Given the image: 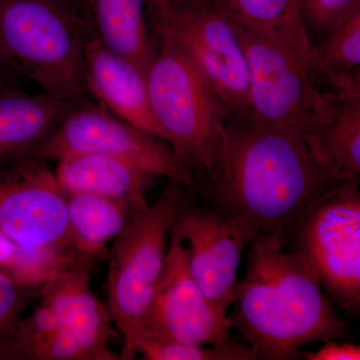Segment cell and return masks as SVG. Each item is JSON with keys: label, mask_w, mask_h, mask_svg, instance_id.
I'll return each mask as SVG.
<instances>
[{"label": "cell", "mask_w": 360, "mask_h": 360, "mask_svg": "<svg viewBox=\"0 0 360 360\" xmlns=\"http://www.w3.org/2000/svg\"><path fill=\"white\" fill-rule=\"evenodd\" d=\"M54 174L65 194H96L135 205L148 203L146 193L156 179L127 161L97 153L65 156Z\"/></svg>", "instance_id": "e0dca14e"}, {"label": "cell", "mask_w": 360, "mask_h": 360, "mask_svg": "<svg viewBox=\"0 0 360 360\" xmlns=\"http://www.w3.org/2000/svg\"><path fill=\"white\" fill-rule=\"evenodd\" d=\"M150 25L155 22L163 13L188 4L191 0H146Z\"/></svg>", "instance_id": "484cf974"}, {"label": "cell", "mask_w": 360, "mask_h": 360, "mask_svg": "<svg viewBox=\"0 0 360 360\" xmlns=\"http://www.w3.org/2000/svg\"><path fill=\"white\" fill-rule=\"evenodd\" d=\"M86 98L71 105L65 120L33 158L58 161L77 153L112 156L156 177L195 189L193 170L168 142L123 122Z\"/></svg>", "instance_id": "8992f818"}, {"label": "cell", "mask_w": 360, "mask_h": 360, "mask_svg": "<svg viewBox=\"0 0 360 360\" xmlns=\"http://www.w3.org/2000/svg\"><path fill=\"white\" fill-rule=\"evenodd\" d=\"M291 245L311 262L321 286L340 309H359V176L321 198L296 227Z\"/></svg>", "instance_id": "52a82bcc"}, {"label": "cell", "mask_w": 360, "mask_h": 360, "mask_svg": "<svg viewBox=\"0 0 360 360\" xmlns=\"http://www.w3.org/2000/svg\"><path fill=\"white\" fill-rule=\"evenodd\" d=\"M232 22L248 60L251 110L270 124L302 131L321 79L283 47Z\"/></svg>", "instance_id": "8fae6325"}, {"label": "cell", "mask_w": 360, "mask_h": 360, "mask_svg": "<svg viewBox=\"0 0 360 360\" xmlns=\"http://www.w3.org/2000/svg\"><path fill=\"white\" fill-rule=\"evenodd\" d=\"M41 288L21 285L0 272V360H6L16 326L26 307L39 300Z\"/></svg>", "instance_id": "603a6c76"}, {"label": "cell", "mask_w": 360, "mask_h": 360, "mask_svg": "<svg viewBox=\"0 0 360 360\" xmlns=\"http://www.w3.org/2000/svg\"><path fill=\"white\" fill-rule=\"evenodd\" d=\"M314 68L322 82L341 91L360 90V11L314 45Z\"/></svg>", "instance_id": "ffe728a7"}, {"label": "cell", "mask_w": 360, "mask_h": 360, "mask_svg": "<svg viewBox=\"0 0 360 360\" xmlns=\"http://www.w3.org/2000/svg\"><path fill=\"white\" fill-rule=\"evenodd\" d=\"M288 248L278 236L257 234L248 245L245 277L236 283L233 309L225 316L257 359H297L309 343L347 338L314 265Z\"/></svg>", "instance_id": "7a4b0ae2"}, {"label": "cell", "mask_w": 360, "mask_h": 360, "mask_svg": "<svg viewBox=\"0 0 360 360\" xmlns=\"http://www.w3.org/2000/svg\"><path fill=\"white\" fill-rule=\"evenodd\" d=\"M188 188L169 180L153 205L135 210L108 251V309L122 335L123 360L136 359L135 342L165 274L170 227Z\"/></svg>", "instance_id": "5b68a950"}, {"label": "cell", "mask_w": 360, "mask_h": 360, "mask_svg": "<svg viewBox=\"0 0 360 360\" xmlns=\"http://www.w3.org/2000/svg\"><path fill=\"white\" fill-rule=\"evenodd\" d=\"M153 32L175 40L231 115L252 111L245 51L233 22L214 0H193L167 11Z\"/></svg>", "instance_id": "ba28073f"}, {"label": "cell", "mask_w": 360, "mask_h": 360, "mask_svg": "<svg viewBox=\"0 0 360 360\" xmlns=\"http://www.w3.org/2000/svg\"><path fill=\"white\" fill-rule=\"evenodd\" d=\"M155 37L158 52L146 75L149 103L170 146L193 170L196 189L217 172L231 113L175 40L165 32Z\"/></svg>", "instance_id": "277c9868"}, {"label": "cell", "mask_w": 360, "mask_h": 360, "mask_svg": "<svg viewBox=\"0 0 360 360\" xmlns=\"http://www.w3.org/2000/svg\"><path fill=\"white\" fill-rule=\"evenodd\" d=\"M0 232L26 248L75 252L65 194L46 160L0 167Z\"/></svg>", "instance_id": "30bf717a"}, {"label": "cell", "mask_w": 360, "mask_h": 360, "mask_svg": "<svg viewBox=\"0 0 360 360\" xmlns=\"http://www.w3.org/2000/svg\"><path fill=\"white\" fill-rule=\"evenodd\" d=\"M317 352H300V359L307 360H359L360 347L338 340L326 341Z\"/></svg>", "instance_id": "d4e9b609"}, {"label": "cell", "mask_w": 360, "mask_h": 360, "mask_svg": "<svg viewBox=\"0 0 360 360\" xmlns=\"http://www.w3.org/2000/svg\"><path fill=\"white\" fill-rule=\"evenodd\" d=\"M65 198L72 250L94 260L108 255V243L142 206L91 193H68Z\"/></svg>", "instance_id": "d6986e66"}, {"label": "cell", "mask_w": 360, "mask_h": 360, "mask_svg": "<svg viewBox=\"0 0 360 360\" xmlns=\"http://www.w3.org/2000/svg\"><path fill=\"white\" fill-rule=\"evenodd\" d=\"M72 252L49 248H26L0 232V272L21 285H44Z\"/></svg>", "instance_id": "44dd1931"}, {"label": "cell", "mask_w": 360, "mask_h": 360, "mask_svg": "<svg viewBox=\"0 0 360 360\" xmlns=\"http://www.w3.org/2000/svg\"><path fill=\"white\" fill-rule=\"evenodd\" d=\"M4 68H2L1 66H0V89H2V77H4Z\"/></svg>", "instance_id": "4316f807"}, {"label": "cell", "mask_w": 360, "mask_h": 360, "mask_svg": "<svg viewBox=\"0 0 360 360\" xmlns=\"http://www.w3.org/2000/svg\"><path fill=\"white\" fill-rule=\"evenodd\" d=\"M312 44L326 39L360 11V0H297Z\"/></svg>", "instance_id": "cb8c5ba5"}, {"label": "cell", "mask_w": 360, "mask_h": 360, "mask_svg": "<svg viewBox=\"0 0 360 360\" xmlns=\"http://www.w3.org/2000/svg\"><path fill=\"white\" fill-rule=\"evenodd\" d=\"M257 233V225L246 215L205 210L188 196L172 221L169 236L184 246L194 283L224 316L236 296L241 255Z\"/></svg>", "instance_id": "9c48e42d"}, {"label": "cell", "mask_w": 360, "mask_h": 360, "mask_svg": "<svg viewBox=\"0 0 360 360\" xmlns=\"http://www.w3.org/2000/svg\"><path fill=\"white\" fill-rule=\"evenodd\" d=\"M343 182L314 158L300 131L250 111L227 117L217 172L196 189L212 210L246 215L259 232L290 248L305 214Z\"/></svg>", "instance_id": "6da1fadb"}, {"label": "cell", "mask_w": 360, "mask_h": 360, "mask_svg": "<svg viewBox=\"0 0 360 360\" xmlns=\"http://www.w3.org/2000/svg\"><path fill=\"white\" fill-rule=\"evenodd\" d=\"M84 35L87 92L111 115L170 144L151 110L146 77L130 61Z\"/></svg>", "instance_id": "5bb4252c"}, {"label": "cell", "mask_w": 360, "mask_h": 360, "mask_svg": "<svg viewBox=\"0 0 360 360\" xmlns=\"http://www.w3.org/2000/svg\"><path fill=\"white\" fill-rule=\"evenodd\" d=\"M0 66L54 98H86L79 16L63 0H0Z\"/></svg>", "instance_id": "3957f363"}, {"label": "cell", "mask_w": 360, "mask_h": 360, "mask_svg": "<svg viewBox=\"0 0 360 360\" xmlns=\"http://www.w3.org/2000/svg\"><path fill=\"white\" fill-rule=\"evenodd\" d=\"M84 34L130 61L146 78L158 52L146 0H82Z\"/></svg>", "instance_id": "9a60e30c"}, {"label": "cell", "mask_w": 360, "mask_h": 360, "mask_svg": "<svg viewBox=\"0 0 360 360\" xmlns=\"http://www.w3.org/2000/svg\"><path fill=\"white\" fill-rule=\"evenodd\" d=\"M224 319L194 283L181 243L169 236L165 274L139 338L148 335L191 345H233L236 341L231 338V328Z\"/></svg>", "instance_id": "7c38bea8"}, {"label": "cell", "mask_w": 360, "mask_h": 360, "mask_svg": "<svg viewBox=\"0 0 360 360\" xmlns=\"http://www.w3.org/2000/svg\"><path fill=\"white\" fill-rule=\"evenodd\" d=\"M137 355L148 360H257L245 342L224 347L191 345L168 338L143 335L135 343Z\"/></svg>", "instance_id": "7402d4cb"}, {"label": "cell", "mask_w": 360, "mask_h": 360, "mask_svg": "<svg viewBox=\"0 0 360 360\" xmlns=\"http://www.w3.org/2000/svg\"><path fill=\"white\" fill-rule=\"evenodd\" d=\"M214 1L231 20L271 40L315 71L314 44L303 22L297 0Z\"/></svg>", "instance_id": "ac0fdd59"}, {"label": "cell", "mask_w": 360, "mask_h": 360, "mask_svg": "<svg viewBox=\"0 0 360 360\" xmlns=\"http://www.w3.org/2000/svg\"><path fill=\"white\" fill-rule=\"evenodd\" d=\"M300 134L309 150L333 176L360 174V90L341 91L321 84Z\"/></svg>", "instance_id": "4fadbf2b"}, {"label": "cell", "mask_w": 360, "mask_h": 360, "mask_svg": "<svg viewBox=\"0 0 360 360\" xmlns=\"http://www.w3.org/2000/svg\"><path fill=\"white\" fill-rule=\"evenodd\" d=\"M72 104L44 92L0 89V167L33 158Z\"/></svg>", "instance_id": "2e32d148"}]
</instances>
